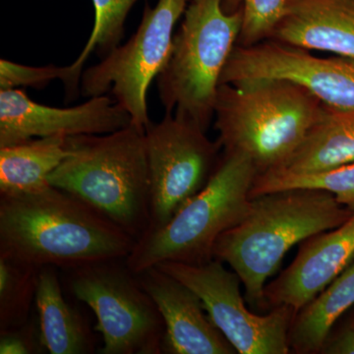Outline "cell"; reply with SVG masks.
<instances>
[{"label":"cell","mask_w":354,"mask_h":354,"mask_svg":"<svg viewBox=\"0 0 354 354\" xmlns=\"http://www.w3.org/2000/svg\"><path fill=\"white\" fill-rule=\"evenodd\" d=\"M136 241L66 191L50 185L0 195V256L41 269L127 259Z\"/></svg>","instance_id":"obj_1"},{"label":"cell","mask_w":354,"mask_h":354,"mask_svg":"<svg viewBox=\"0 0 354 354\" xmlns=\"http://www.w3.org/2000/svg\"><path fill=\"white\" fill-rule=\"evenodd\" d=\"M353 213L325 190L295 188L260 195L252 198L245 216L218 237L214 259L227 263L241 278L248 304L266 311V281L286 253L313 235L339 227Z\"/></svg>","instance_id":"obj_2"},{"label":"cell","mask_w":354,"mask_h":354,"mask_svg":"<svg viewBox=\"0 0 354 354\" xmlns=\"http://www.w3.org/2000/svg\"><path fill=\"white\" fill-rule=\"evenodd\" d=\"M68 155L50 174L66 191L138 241L151 225L146 128L131 123L108 134L67 138Z\"/></svg>","instance_id":"obj_3"},{"label":"cell","mask_w":354,"mask_h":354,"mask_svg":"<svg viewBox=\"0 0 354 354\" xmlns=\"http://www.w3.org/2000/svg\"><path fill=\"white\" fill-rule=\"evenodd\" d=\"M323 102L286 79L221 84L214 127L223 153L250 160L258 174L276 171L304 141L322 113Z\"/></svg>","instance_id":"obj_4"},{"label":"cell","mask_w":354,"mask_h":354,"mask_svg":"<svg viewBox=\"0 0 354 354\" xmlns=\"http://www.w3.org/2000/svg\"><path fill=\"white\" fill-rule=\"evenodd\" d=\"M169 60L157 78L165 113L208 131L215 115L221 76L236 46L242 9L227 13L223 0H189Z\"/></svg>","instance_id":"obj_5"},{"label":"cell","mask_w":354,"mask_h":354,"mask_svg":"<svg viewBox=\"0 0 354 354\" xmlns=\"http://www.w3.org/2000/svg\"><path fill=\"white\" fill-rule=\"evenodd\" d=\"M258 176L255 165L237 153H223L209 183L164 227L148 230L127 258L134 274L162 262L200 265L214 259L218 237L245 216Z\"/></svg>","instance_id":"obj_6"},{"label":"cell","mask_w":354,"mask_h":354,"mask_svg":"<svg viewBox=\"0 0 354 354\" xmlns=\"http://www.w3.org/2000/svg\"><path fill=\"white\" fill-rule=\"evenodd\" d=\"M127 259L102 261L68 272L72 295L97 318L102 354H160L164 319L128 268Z\"/></svg>","instance_id":"obj_7"},{"label":"cell","mask_w":354,"mask_h":354,"mask_svg":"<svg viewBox=\"0 0 354 354\" xmlns=\"http://www.w3.org/2000/svg\"><path fill=\"white\" fill-rule=\"evenodd\" d=\"M189 0H158L144 6L138 29L129 41L84 70L81 94L88 99L111 93L114 101L146 128L149 118V87L165 68L172 50L174 28L185 12Z\"/></svg>","instance_id":"obj_8"},{"label":"cell","mask_w":354,"mask_h":354,"mask_svg":"<svg viewBox=\"0 0 354 354\" xmlns=\"http://www.w3.org/2000/svg\"><path fill=\"white\" fill-rule=\"evenodd\" d=\"M146 146L151 230L167 225L203 190L218 169L223 153L218 142L211 141L202 128L174 113H165L160 122L146 127Z\"/></svg>","instance_id":"obj_9"},{"label":"cell","mask_w":354,"mask_h":354,"mask_svg":"<svg viewBox=\"0 0 354 354\" xmlns=\"http://www.w3.org/2000/svg\"><path fill=\"white\" fill-rule=\"evenodd\" d=\"M171 274L201 299L214 325L239 354H288V334L295 312L279 306L265 315L250 311L241 292V279L234 271L213 259L205 264L162 262L156 265Z\"/></svg>","instance_id":"obj_10"},{"label":"cell","mask_w":354,"mask_h":354,"mask_svg":"<svg viewBox=\"0 0 354 354\" xmlns=\"http://www.w3.org/2000/svg\"><path fill=\"white\" fill-rule=\"evenodd\" d=\"M274 78L304 86L333 108H354L353 57H319L310 50L271 39L250 46L236 44L221 73L220 85Z\"/></svg>","instance_id":"obj_11"},{"label":"cell","mask_w":354,"mask_h":354,"mask_svg":"<svg viewBox=\"0 0 354 354\" xmlns=\"http://www.w3.org/2000/svg\"><path fill=\"white\" fill-rule=\"evenodd\" d=\"M131 123L130 114L106 95L62 109L34 102L21 88L0 90V148L41 137L108 134Z\"/></svg>","instance_id":"obj_12"},{"label":"cell","mask_w":354,"mask_h":354,"mask_svg":"<svg viewBox=\"0 0 354 354\" xmlns=\"http://www.w3.org/2000/svg\"><path fill=\"white\" fill-rule=\"evenodd\" d=\"M353 258L354 213L339 227L300 243L290 267L266 285V311L285 305L297 313L325 290Z\"/></svg>","instance_id":"obj_13"},{"label":"cell","mask_w":354,"mask_h":354,"mask_svg":"<svg viewBox=\"0 0 354 354\" xmlns=\"http://www.w3.org/2000/svg\"><path fill=\"white\" fill-rule=\"evenodd\" d=\"M137 277L164 319L162 353H237L212 322L201 299L187 286L156 266Z\"/></svg>","instance_id":"obj_14"},{"label":"cell","mask_w":354,"mask_h":354,"mask_svg":"<svg viewBox=\"0 0 354 354\" xmlns=\"http://www.w3.org/2000/svg\"><path fill=\"white\" fill-rule=\"evenodd\" d=\"M270 39L354 58V0H286Z\"/></svg>","instance_id":"obj_15"},{"label":"cell","mask_w":354,"mask_h":354,"mask_svg":"<svg viewBox=\"0 0 354 354\" xmlns=\"http://www.w3.org/2000/svg\"><path fill=\"white\" fill-rule=\"evenodd\" d=\"M35 304L38 311L39 337L46 353H95V335L82 313L65 300L57 268H41Z\"/></svg>","instance_id":"obj_16"},{"label":"cell","mask_w":354,"mask_h":354,"mask_svg":"<svg viewBox=\"0 0 354 354\" xmlns=\"http://www.w3.org/2000/svg\"><path fill=\"white\" fill-rule=\"evenodd\" d=\"M354 162V108L323 104L322 113L297 150L272 174L304 176ZM267 174V172H265Z\"/></svg>","instance_id":"obj_17"},{"label":"cell","mask_w":354,"mask_h":354,"mask_svg":"<svg viewBox=\"0 0 354 354\" xmlns=\"http://www.w3.org/2000/svg\"><path fill=\"white\" fill-rule=\"evenodd\" d=\"M67 138L41 137L0 148V195L29 194L50 186V174L68 155Z\"/></svg>","instance_id":"obj_18"},{"label":"cell","mask_w":354,"mask_h":354,"mask_svg":"<svg viewBox=\"0 0 354 354\" xmlns=\"http://www.w3.org/2000/svg\"><path fill=\"white\" fill-rule=\"evenodd\" d=\"M354 305V258L348 267L295 314L288 342L298 354L320 353L335 322Z\"/></svg>","instance_id":"obj_19"},{"label":"cell","mask_w":354,"mask_h":354,"mask_svg":"<svg viewBox=\"0 0 354 354\" xmlns=\"http://www.w3.org/2000/svg\"><path fill=\"white\" fill-rule=\"evenodd\" d=\"M95 22L90 38L73 64L65 67L62 78L67 102L73 101L81 93L80 83L84 66L88 57L95 53L106 57L120 46L124 37L128 14L139 0H92Z\"/></svg>","instance_id":"obj_20"},{"label":"cell","mask_w":354,"mask_h":354,"mask_svg":"<svg viewBox=\"0 0 354 354\" xmlns=\"http://www.w3.org/2000/svg\"><path fill=\"white\" fill-rule=\"evenodd\" d=\"M41 269L0 256V332L31 320Z\"/></svg>","instance_id":"obj_21"},{"label":"cell","mask_w":354,"mask_h":354,"mask_svg":"<svg viewBox=\"0 0 354 354\" xmlns=\"http://www.w3.org/2000/svg\"><path fill=\"white\" fill-rule=\"evenodd\" d=\"M310 188L332 193L341 204L354 209V162L317 174L304 176L258 174L254 181L250 197L255 198L274 191Z\"/></svg>","instance_id":"obj_22"},{"label":"cell","mask_w":354,"mask_h":354,"mask_svg":"<svg viewBox=\"0 0 354 354\" xmlns=\"http://www.w3.org/2000/svg\"><path fill=\"white\" fill-rule=\"evenodd\" d=\"M286 0H223L227 13L242 9L243 23L237 46H250L271 38L286 12Z\"/></svg>","instance_id":"obj_23"},{"label":"cell","mask_w":354,"mask_h":354,"mask_svg":"<svg viewBox=\"0 0 354 354\" xmlns=\"http://www.w3.org/2000/svg\"><path fill=\"white\" fill-rule=\"evenodd\" d=\"M64 73V66H55V64L29 66L2 58L0 60V90L21 87L43 90L53 81H62Z\"/></svg>","instance_id":"obj_24"},{"label":"cell","mask_w":354,"mask_h":354,"mask_svg":"<svg viewBox=\"0 0 354 354\" xmlns=\"http://www.w3.org/2000/svg\"><path fill=\"white\" fill-rule=\"evenodd\" d=\"M46 353L39 337V323L29 322L0 332V353L1 354H38Z\"/></svg>","instance_id":"obj_25"},{"label":"cell","mask_w":354,"mask_h":354,"mask_svg":"<svg viewBox=\"0 0 354 354\" xmlns=\"http://www.w3.org/2000/svg\"><path fill=\"white\" fill-rule=\"evenodd\" d=\"M320 353L354 354V315L335 335H330Z\"/></svg>","instance_id":"obj_26"}]
</instances>
